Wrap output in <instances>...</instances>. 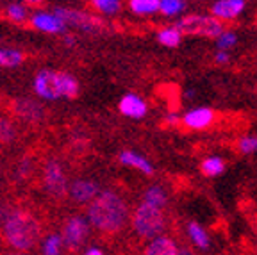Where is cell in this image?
Instances as JSON below:
<instances>
[{
    "mask_svg": "<svg viewBox=\"0 0 257 255\" xmlns=\"http://www.w3.org/2000/svg\"><path fill=\"white\" fill-rule=\"evenodd\" d=\"M120 161H121V164H127V166L136 168V170L143 172L145 175H154V166L149 163V161L145 159V157H141L140 154H134V152L125 150L120 154Z\"/></svg>",
    "mask_w": 257,
    "mask_h": 255,
    "instance_id": "17",
    "label": "cell"
},
{
    "mask_svg": "<svg viewBox=\"0 0 257 255\" xmlns=\"http://www.w3.org/2000/svg\"><path fill=\"white\" fill-rule=\"evenodd\" d=\"M59 246H61V237L50 235V237L45 241L43 255H59Z\"/></svg>",
    "mask_w": 257,
    "mask_h": 255,
    "instance_id": "29",
    "label": "cell"
},
{
    "mask_svg": "<svg viewBox=\"0 0 257 255\" xmlns=\"http://www.w3.org/2000/svg\"><path fill=\"white\" fill-rule=\"evenodd\" d=\"M173 27L181 32L182 36H204L211 40H218L225 32V24L213 16L202 15H186L177 22Z\"/></svg>",
    "mask_w": 257,
    "mask_h": 255,
    "instance_id": "4",
    "label": "cell"
},
{
    "mask_svg": "<svg viewBox=\"0 0 257 255\" xmlns=\"http://www.w3.org/2000/svg\"><path fill=\"white\" fill-rule=\"evenodd\" d=\"M200 172L205 177H218L225 172V161L221 157H207L202 161Z\"/></svg>",
    "mask_w": 257,
    "mask_h": 255,
    "instance_id": "21",
    "label": "cell"
},
{
    "mask_svg": "<svg viewBox=\"0 0 257 255\" xmlns=\"http://www.w3.org/2000/svg\"><path fill=\"white\" fill-rule=\"evenodd\" d=\"M56 16L63 24H73L80 29H86V31H104L105 29V22L82 11H72V9L59 8L56 9Z\"/></svg>",
    "mask_w": 257,
    "mask_h": 255,
    "instance_id": "7",
    "label": "cell"
},
{
    "mask_svg": "<svg viewBox=\"0 0 257 255\" xmlns=\"http://www.w3.org/2000/svg\"><path fill=\"white\" fill-rule=\"evenodd\" d=\"M179 251H181L179 244L165 234L150 241L143 250V255H179Z\"/></svg>",
    "mask_w": 257,
    "mask_h": 255,
    "instance_id": "12",
    "label": "cell"
},
{
    "mask_svg": "<svg viewBox=\"0 0 257 255\" xmlns=\"http://www.w3.org/2000/svg\"><path fill=\"white\" fill-rule=\"evenodd\" d=\"M133 227L134 232L140 235L141 239H156L159 235H165L166 232L165 211L141 202L136 207V211H134Z\"/></svg>",
    "mask_w": 257,
    "mask_h": 255,
    "instance_id": "3",
    "label": "cell"
},
{
    "mask_svg": "<svg viewBox=\"0 0 257 255\" xmlns=\"http://www.w3.org/2000/svg\"><path fill=\"white\" fill-rule=\"evenodd\" d=\"M43 234V225L36 212L29 209H6L2 214L4 241L16 251H29L36 246Z\"/></svg>",
    "mask_w": 257,
    "mask_h": 255,
    "instance_id": "1",
    "label": "cell"
},
{
    "mask_svg": "<svg viewBox=\"0 0 257 255\" xmlns=\"http://www.w3.org/2000/svg\"><path fill=\"white\" fill-rule=\"evenodd\" d=\"M86 255H104V251L98 250V248H89V250L86 251Z\"/></svg>",
    "mask_w": 257,
    "mask_h": 255,
    "instance_id": "33",
    "label": "cell"
},
{
    "mask_svg": "<svg viewBox=\"0 0 257 255\" xmlns=\"http://www.w3.org/2000/svg\"><path fill=\"white\" fill-rule=\"evenodd\" d=\"M237 150L241 154H253V152H257V136H243V138H239Z\"/></svg>",
    "mask_w": 257,
    "mask_h": 255,
    "instance_id": "27",
    "label": "cell"
},
{
    "mask_svg": "<svg viewBox=\"0 0 257 255\" xmlns=\"http://www.w3.org/2000/svg\"><path fill=\"white\" fill-rule=\"evenodd\" d=\"M61 80V95L66 96V98H75L77 93H79V84L73 77H70L68 73H59Z\"/></svg>",
    "mask_w": 257,
    "mask_h": 255,
    "instance_id": "25",
    "label": "cell"
},
{
    "mask_svg": "<svg viewBox=\"0 0 257 255\" xmlns=\"http://www.w3.org/2000/svg\"><path fill=\"white\" fill-rule=\"evenodd\" d=\"M181 40H182V34L177 31L175 27H165L157 32V41H159L161 45H165V47H170V48L179 47Z\"/></svg>",
    "mask_w": 257,
    "mask_h": 255,
    "instance_id": "22",
    "label": "cell"
},
{
    "mask_svg": "<svg viewBox=\"0 0 257 255\" xmlns=\"http://www.w3.org/2000/svg\"><path fill=\"white\" fill-rule=\"evenodd\" d=\"M88 6L96 9L98 13H104V15H116L121 11V2H118V0H93Z\"/></svg>",
    "mask_w": 257,
    "mask_h": 255,
    "instance_id": "24",
    "label": "cell"
},
{
    "mask_svg": "<svg viewBox=\"0 0 257 255\" xmlns=\"http://www.w3.org/2000/svg\"><path fill=\"white\" fill-rule=\"evenodd\" d=\"M246 2L245 0H218L211 6V16L220 22L234 20L243 13Z\"/></svg>",
    "mask_w": 257,
    "mask_h": 255,
    "instance_id": "11",
    "label": "cell"
},
{
    "mask_svg": "<svg viewBox=\"0 0 257 255\" xmlns=\"http://www.w3.org/2000/svg\"><path fill=\"white\" fill-rule=\"evenodd\" d=\"M18 138V127L8 114H0V147H9Z\"/></svg>",
    "mask_w": 257,
    "mask_h": 255,
    "instance_id": "15",
    "label": "cell"
},
{
    "mask_svg": "<svg viewBox=\"0 0 257 255\" xmlns=\"http://www.w3.org/2000/svg\"><path fill=\"white\" fill-rule=\"evenodd\" d=\"M177 123H179V116L175 112H170L165 118V125H177Z\"/></svg>",
    "mask_w": 257,
    "mask_h": 255,
    "instance_id": "32",
    "label": "cell"
},
{
    "mask_svg": "<svg viewBox=\"0 0 257 255\" xmlns=\"http://www.w3.org/2000/svg\"><path fill=\"white\" fill-rule=\"evenodd\" d=\"M86 235H88V225H86L84 219L77 218V216L66 219V223L63 227V243L66 244V248L72 253L82 246V243L86 241Z\"/></svg>",
    "mask_w": 257,
    "mask_h": 255,
    "instance_id": "8",
    "label": "cell"
},
{
    "mask_svg": "<svg viewBox=\"0 0 257 255\" xmlns=\"http://www.w3.org/2000/svg\"><path fill=\"white\" fill-rule=\"evenodd\" d=\"M186 230H188V237L191 239V243L195 246L200 248V250H209L211 239H209L207 232H205V228L202 225H198L197 221H189L186 225Z\"/></svg>",
    "mask_w": 257,
    "mask_h": 255,
    "instance_id": "16",
    "label": "cell"
},
{
    "mask_svg": "<svg viewBox=\"0 0 257 255\" xmlns=\"http://www.w3.org/2000/svg\"><path fill=\"white\" fill-rule=\"evenodd\" d=\"M218 120V114L211 107H195L182 116V125L189 131H204Z\"/></svg>",
    "mask_w": 257,
    "mask_h": 255,
    "instance_id": "9",
    "label": "cell"
},
{
    "mask_svg": "<svg viewBox=\"0 0 257 255\" xmlns=\"http://www.w3.org/2000/svg\"><path fill=\"white\" fill-rule=\"evenodd\" d=\"M6 255H29V253H25V251H9Z\"/></svg>",
    "mask_w": 257,
    "mask_h": 255,
    "instance_id": "35",
    "label": "cell"
},
{
    "mask_svg": "<svg viewBox=\"0 0 257 255\" xmlns=\"http://www.w3.org/2000/svg\"><path fill=\"white\" fill-rule=\"evenodd\" d=\"M88 216L91 225L102 235L120 234L128 221V205L118 193L102 191L89 202Z\"/></svg>",
    "mask_w": 257,
    "mask_h": 255,
    "instance_id": "2",
    "label": "cell"
},
{
    "mask_svg": "<svg viewBox=\"0 0 257 255\" xmlns=\"http://www.w3.org/2000/svg\"><path fill=\"white\" fill-rule=\"evenodd\" d=\"M236 34L234 32H230V31H225L223 34H221L220 38L216 40V45H218V48H220V52H227L229 48H232L234 45H236Z\"/></svg>",
    "mask_w": 257,
    "mask_h": 255,
    "instance_id": "28",
    "label": "cell"
},
{
    "mask_svg": "<svg viewBox=\"0 0 257 255\" xmlns=\"http://www.w3.org/2000/svg\"><path fill=\"white\" fill-rule=\"evenodd\" d=\"M179 255H193V251L189 250V248H181V251H179Z\"/></svg>",
    "mask_w": 257,
    "mask_h": 255,
    "instance_id": "34",
    "label": "cell"
},
{
    "mask_svg": "<svg viewBox=\"0 0 257 255\" xmlns=\"http://www.w3.org/2000/svg\"><path fill=\"white\" fill-rule=\"evenodd\" d=\"M24 61V54L18 50H0V66H16Z\"/></svg>",
    "mask_w": 257,
    "mask_h": 255,
    "instance_id": "26",
    "label": "cell"
},
{
    "mask_svg": "<svg viewBox=\"0 0 257 255\" xmlns=\"http://www.w3.org/2000/svg\"><path fill=\"white\" fill-rule=\"evenodd\" d=\"M229 54L227 52H216V56H214V61L216 63H221V64H225V63H229Z\"/></svg>",
    "mask_w": 257,
    "mask_h": 255,
    "instance_id": "31",
    "label": "cell"
},
{
    "mask_svg": "<svg viewBox=\"0 0 257 255\" xmlns=\"http://www.w3.org/2000/svg\"><path fill=\"white\" fill-rule=\"evenodd\" d=\"M31 24L36 29H41L45 32H59L64 27L63 22L56 15H34Z\"/></svg>",
    "mask_w": 257,
    "mask_h": 255,
    "instance_id": "18",
    "label": "cell"
},
{
    "mask_svg": "<svg viewBox=\"0 0 257 255\" xmlns=\"http://www.w3.org/2000/svg\"><path fill=\"white\" fill-rule=\"evenodd\" d=\"M143 203H149L152 207H157L161 211H165L166 203H168V195L163 188L159 186H152L143 193Z\"/></svg>",
    "mask_w": 257,
    "mask_h": 255,
    "instance_id": "19",
    "label": "cell"
},
{
    "mask_svg": "<svg viewBox=\"0 0 257 255\" xmlns=\"http://www.w3.org/2000/svg\"><path fill=\"white\" fill-rule=\"evenodd\" d=\"M34 89L40 96L45 98H59L61 96V80L59 72H50V70H43L38 73L36 82H34Z\"/></svg>",
    "mask_w": 257,
    "mask_h": 255,
    "instance_id": "10",
    "label": "cell"
},
{
    "mask_svg": "<svg viewBox=\"0 0 257 255\" xmlns=\"http://www.w3.org/2000/svg\"><path fill=\"white\" fill-rule=\"evenodd\" d=\"M41 184L48 196L56 200H63L68 193V182L64 170L56 159H50L41 168Z\"/></svg>",
    "mask_w": 257,
    "mask_h": 255,
    "instance_id": "5",
    "label": "cell"
},
{
    "mask_svg": "<svg viewBox=\"0 0 257 255\" xmlns=\"http://www.w3.org/2000/svg\"><path fill=\"white\" fill-rule=\"evenodd\" d=\"M6 16H8L9 20H13V22H24V18H25V9L22 8V6H18V4H13V6H9L8 9H6Z\"/></svg>",
    "mask_w": 257,
    "mask_h": 255,
    "instance_id": "30",
    "label": "cell"
},
{
    "mask_svg": "<svg viewBox=\"0 0 257 255\" xmlns=\"http://www.w3.org/2000/svg\"><path fill=\"white\" fill-rule=\"evenodd\" d=\"M127 8L131 9V13L140 16L154 15L159 13V0H131L127 2Z\"/></svg>",
    "mask_w": 257,
    "mask_h": 255,
    "instance_id": "20",
    "label": "cell"
},
{
    "mask_svg": "<svg viewBox=\"0 0 257 255\" xmlns=\"http://www.w3.org/2000/svg\"><path fill=\"white\" fill-rule=\"evenodd\" d=\"M118 107H120L121 114L128 116V118H143V116L147 114V111H149V107H147V104L143 102V98L134 95V93L125 95L123 98L120 100Z\"/></svg>",
    "mask_w": 257,
    "mask_h": 255,
    "instance_id": "13",
    "label": "cell"
},
{
    "mask_svg": "<svg viewBox=\"0 0 257 255\" xmlns=\"http://www.w3.org/2000/svg\"><path fill=\"white\" fill-rule=\"evenodd\" d=\"M96 193H98V186L91 180H75L70 186V196L77 203L91 202L96 196Z\"/></svg>",
    "mask_w": 257,
    "mask_h": 255,
    "instance_id": "14",
    "label": "cell"
},
{
    "mask_svg": "<svg viewBox=\"0 0 257 255\" xmlns=\"http://www.w3.org/2000/svg\"><path fill=\"white\" fill-rule=\"evenodd\" d=\"M188 4L182 0H159V13L165 16H177L186 11Z\"/></svg>",
    "mask_w": 257,
    "mask_h": 255,
    "instance_id": "23",
    "label": "cell"
},
{
    "mask_svg": "<svg viewBox=\"0 0 257 255\" xmlns=\"http://www.w3.org/2000/svg\"><path fill=\"white\" fill-rule=\"evenodd\" d=\"M8 114L13 116V120H22L25 123H40L45 120V109L34 100L29 98H13L8 102Z\"/></svg>",
    "mask_w": 257,
    "mask_h": 255,
    "instance_id": "6",
    "label": "cell"
}]
</instances>
